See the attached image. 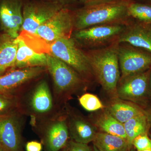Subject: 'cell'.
Segmentation results:
<instances>
[{"mask_svg": "<svg viewBox=\"0 0 151 151\" xmlns=\"http://www.w3.org/2000/svg\"><path fill=\"white\" fill-rule=\"evenodd\" d=\"M121 77L142 73L151 68V53L127 43L117 46ZM120 77V78H121Z\"/></svg>", "mask_w": 151, "mask_h": 151, "instance_id": "cell-10", "label": "cell"}, {"mask_svg": "<svg viewBox=\"0 0 151 151\" xmlns=\"http://www.w3.org/2000/svg\"><path fill=\"white\" fill-rule=\"evenodd\" d=\"M127 140L132 146L133 141L139 135L148 134L150 129L145 113L133 117L124 124Z\"/></svg>", "mask_w": 151, "mask_h": 151, "instance_id": "cell-22", "label": "cell"}, {"mask_svg": "<svg viewBox=\"0 0 151 151\" xmlns=\"http://www.w3.org/2000/svg\"><path fill=\"white\" fill-rule=\"evenodd\" d=\"M65 149V151H92L87 144L76 142L71 140L68 141Z\"/></svg>", "mask_w": 151, "mask_h": 151, "instance_id": "cell-27", "label": "cell"}, {"mask_svg": "<svg viewBox=\"0 0 151 151\" xmlns=\"http://www.w3.org/2000/svg\"><path fill=\"white\" fill-rule=\"evenodd\" d=\"M17 39V50L14 70L27 68L46 67V53L34 50L20 36Z\"/></svg>", "mask_w": 151, "mask_h": 151, "instance_id": "cell-17", "label": "cell"}, {"mask_svg": "<svg viewBox=\"0 0 151 151\" xmlns=\"http://www.w3.org/2000/svg\"><path fill=\"white\" fill-rule=\"evenodd\" d=\"M90 120L97 130L110 134L118 136L127 139L124 124L110 115L105 109Z\"/></svg>", "mask_w": 151, "mask_h": 151, "instance_id": "cell-20", "label": "cell"}, {"mask_svg": "<svg viewBox=\"0 0 151 151\" xmlns=\"http://www.w3.org/2000/svg\"><path fill=\"white\" fill-rule=\"evenodd\" d=\"M61 151H65V148L63 149V150H62Z\"/></svg>", "mask_w": 151, "mask_h": 151, "instance_id": "cell-38", "label": "cell"}, {"mask_svg": "<svg viewBox=\"0 0 151 151\" xmlns=\"http://www.w3.org/2000/svg\"><path fill=\"white\" fill-rule=\"evenodd\" d=\"M127 24H112L93 26L73 31L71 37L85 50L106 47L119 42Z\"/></svg>", "mask_w": 151, "mask_h": 151, "instance_id": "cell-7", "label": "cell"}, {"mask_svg": "<svg viewBox=\"0 0 151 151\" xmlns=\"http://www.w3.org/2000/svg\"><path fill=\"white\" fill-rule=\"evenodd\" d=\"M46 68L14 69L0 76V94L18 97L46 72Z\"/></svg>", "mask_w": 151, "mask_h": 151, "instance_id": "cell-8", "label": "cell"}, {"mask_svg": "<svg viewBox=\"0 0 151 151\" xmlns=\"http://www.w3.org/2000/svg\"><path fill=\"white\" fill-rule=\"evenodd\" d=\"M119 42L97 49L84 50L95 80L111 99L117 98V87L121 77L117 46Z\"/></svg>", "mask_w": 151, "mask_h": 151, "instance_id": "cell-2", "label": "cell"}, {"mask_svg": "<svg viewBox=\"0 0 151 151\" xmlns=\"http://www.w3.org/2000/svg\"><path fill=\"white\" fill-rule=\"evenodd\" d=\"M145 111L148 121L150 129H151V107L145 110Z\"/></svg>", "mask_w": 151, "mask_h": 151, "instance_id": "cell-31", "label": "cell"}, {"mask_svg": "<svg viewBox=\"0 0 151 151\" xmlns=\"http://www.w3.org/2000/svg\"><path fill=\"white\" fill-rule=\"evenodd\" d=\"M92 142L103 151H128L132 147L126 139L100 132Z\"/></svg>", "mask_w": 151, "mask_h": 151, "instance_id": "cell-21", "label": "cell"}, {"mask_svg": "<svg viewBox=\"0 0 151 151\" xmlns=\"http://www.w3.org/2000/svg\"><path fill=\"white\" fill-rule=\"evenodd\" d=\"M77 1V0H47L48 1L59 4L65 8H66V6L74 4Z\"/></svg>", "mask_w": 151, "mask_h": 151, "instance_id": "cell-30", "label": "cell"}, {"mask_svg": "<svg viewBox=\"0 0 151 151\" xmlns=\"http://www.w3.org/2000/svg\"><path fill=\"white\" fill-rule=\"evenodd\" d=\"M21 0H0V28L13 38L19 37L23 23Z\"/></svg>", "mask_w": 151, "mask_h": 151, "instance_id": "cell-15", "label": "cell"}, {"mask_svg": "<svg viewBox=\"0 0 151 151\" xmlns=\"http://www.w3.org/2000/svg\"><path fill=\"white\" fill-rule=\"evenodd\" d=\"M45 151H61L68 142L69 132L64 107L56 115L30 124Z\"/></svg>", "mask_w": 151, "mask_h": 151, "instance_id": "cell-6", "label": "cell"}, {"mask_svg": "<svg viewBox=\"0 0 151 151\" xmlns=\"http://www.w3.org/2000/svg\"><path fill=\"white\" fill-rule=\"evenodd\" d=\"M19 111L18 97L0 94V116Z\"/></svg>", "mask_w": 151, "mask_h": 151, "instance_id": "cell-25", "label": "cell"}, {"mask_svg": "<svg viewBox=\"0 0 151 151\" xmlns=\"http://www.w3.org/2000/svg\"><path fill=\"white\" fill-rule=\"evenodd\" d=\"M127 0H113L92 5L84 6L73 12L74 30L99 25L127 24L129 15Z\"/></svg>", "mask_w": 151, "mask_h": 151, "instance_id": "cell-1", "label": "cell"}, {"mask_svg": "<svg viewBox=\"0 0 151 151\" xmlns=\"http://www.w3.org/2000/svg\"><path fill=\"white\" fill-rule=\"evenodd\" d=\"M92 151H103L98 148H97L94 144H93V146H92Z\"/></svg>", "mask_w": 151, "mask_h": 151, "instance_id": "cell-33", "label": "cell"}, {"mask_svg": "<svg viewBox=\"0 0 151 151\" xmlns=\"http://www.w3.org/2000/svg\"><path fill=\"white\" fill-rule=\"evenodd\" d=\"M137 151L151 149V139L149 137L148 134L139 135L134 139L132 143Z\"/></svg>", "mask_w": 151, "mask_h": 151, "instance_id": "cell-26", "label": "cell"}, {"mask_svg": "<svg viewBox=\"0 0 151 151\" xmlns=\"http://www.w3.org/2000/svg\"><path fill=\"white\" fill-rule=\"evenodd\" d=\"M149 1L150 2V4H151V0H149Z\"/></svg>", "mask_w": 151, "mask_h": 151, "instance_id": "cell-39", "label": "cell"}, {"mask_svg": "<svg viewBox=\"0 0 151 151\" xmlns=\"http://www.w3.org/2000/svg\"><path fill=\"white\" fill-rule=\"evenodd\" d=\"M17 47V38L0 34V76L14 70Z\"/></svg>", "mask_w": 151, "mask_h": 151, "instance_id": "cell-19", "label": "cell"}, {"mask_svg": "<svg viewBox=\"0 0 151 151\" xmlns=\"http://www.w3.org/2000/svg\"><path fill=\"white\" fill-rule=\"evenodd\" d=\"M63 8L59 4L48 1L26 3L23 6V23L21 32H26L33 35L38 28Z\"/></svg>", "mask_w": 151, "mask_h": 151, "instance_id": "cell-12", "label": "cell"}, {"mask_svg": "<svg viewBox=\"0 0 151 151\" xmlns=\"http://www.w3.org/2000/svg\"><path fill=\"white\" fill-rule=\"evenodd\" d=\"M137 151H151V149H150V150H144Z\"/></svg>", "mask_w": 151, "mask_h": 151, "instance_id": "cell-36", "label": "cell"}, {"mask_svg": "<svg viewBox=\"0 0 151 151\" xmlns=\"http://www.w3.org/2000/svg\"><path fill=\"white\" fill-rule=\"evenodd\" d=\"M26 116L19 111L0 116V145L6 151H23Z\"/></svg>", "mask_w": 151, "mask_h": 151, "instance_id": "cell-9", "label": "cell"}, {"mask_svg": "<svg viewBox=\"0 0 151 151\" xmlns=\"http://www.w3.org/2000/svg\"><path fill=\"white\" fill-rule=\"evenodd\" d=\"M150 70L121 77L117 85V97L138 105L144 102L150 97Z\"/></svg>", "mask_w": 151, "mask_h": 151, "instance_id": "cell-13", "label": "cell"}, {"mask_svg": "<svg viewBox=\"0 0 151 151\" xmlns=\"http://www.w3.org/2000/svg\"><path fill=\"white\" fill-rule=\"evenodd\" d=\"M73 30V11L63 8L38 28L34 35L50 45L59 39L71 37Z\"/></svg>", "mask_w": 151, "mask_h": 151, "instance_id": "cell-11", "label": "cell"}, {"mask_svg": "<svg viewBox=\"0 0 151 151\" xmlns=\"http://www.w3.org/2000/svg\"><path fill=\"white\" fill-rule=\"evenodd\" d=\"M0 151H6L5 150H4L2 146L0 145Z\"/></svg>", "mask_w": 151, "mask_h": 151, "instance_id": "cell-34", "label": "cell"}, {"mask_svg": "<svg viewBox=\"0 0 151 151\" xmlns=\"http://www.w3.org/2000/svg\"><path fill=\"white\" fill-rule=\"evenodd\" d=\"M128 151H135L134 150V149H133L132 148H132H131V149H130Z\"/></svg>", "mask_w": 151, "mask_h": 151, "instance_id": "cell-35", "label": "cell"}, {"mask_svg": "<svg viewBox=\"0 0 151 151\" xmlns=\"http://www.w3.org/2000/svg\"><path fill=\"white\" fill-rule=\"evenodd\" d=\"M64 110L71 140L87 145L93 142L98 132L91 121L68 106L67 103L64 105Z\"/></svg>", "mask_w": 151, "mask_h": 151, "instance_id": "cell-14", "label": "cell"}, {"mask_svg": "<svg viewBox=\"0 0 151 151\" xmlns=\"http://www.w3.org/2000/svg\"><path fill=\"white\" fill-rule=\"evenodd\" d=\"M46 56V68L52 79L55 101L63 108L73 95L84 92L88 84L65 63L49 53Z\"/></svg>", "mask_w": 151, "mask_h": 151, "instance_id": "cell-3", "label": "cell"}, {"mask_svg": "<svg viewBox=\"0 0 151 151\" xmlns=\"http://www.w3.org/2000/svg\"><path fill=\"white\" fill-rule=\"evenodd\" d=\"M149 88H150V97L151 98V68L150 70L149 75Z\"/></svg>", "mask_w": 151, "mask_h": 151, "instance_id": "cell-32", "label": "cell"}, {"mask_svg": "<svg viewBox=\"0 0 151 151\" xmlns=\"http://www.w3.org/2000/svg\"><path fill=\"white\" fill-rule=\"evenodd\" d=\"M104 109L123 124L133 117L145 113V110L139 105L118 97L111 99Z\"/></svg>", "mask_w": 151, "mask_h": 151, "instance_id": "cell-18", "label": "cell"}, {"mask_svg": "<svg viewBox=\"0 0 151 151\" xmlns=\"http://www.w3.org/2000/svg\"><path fill=\"white\" fill-rule=\"evenodd\" d=\"M25 148L27 151H42L43 145L37 141H30L26 144Z\"/></svg>", "mask_w": 151, "mask_h": 151, "instance_id": "cell-28", "label": "cell"}, {"mask_svg": "<svg viewBox=\"0 0 151 151\" xmlns=\"http://www.w3.org/2000/svg\"><path fill=\"white\" fill-rule=\"evenodd\" d=\"M128 11L130 17L133 19L151 24V4L130 2Z\"/></svg>", "mask_w": 151, "mask_h": 151, "instance_id": "cell-23", "label": "cell"}, {"mask_svg": "<svg viewBox=\"0 0 151 151\" xmlns=\"http://www.w3.org/2000/svg\"><path fill=\"white\" fill-rule=\"evenodd\" d=\"M127 1H129L130 2H133L135 0H127Z\"/></svg>", "mask_w": 151, "mask_h": 151, "instance_id": "cell-37", "label": "cell"}, {"mask_svg": "<svg viewBox=\"0 0 151 151\" xmlns=\"http://www.w3.org/2000/svg\"><path fill=\"white\" fill-rule=\"evenodd\" d=\"M72 68L88 84L95 81L84 50L73 38L59 39L49 45V52Z\"/></svg>", "mask_w": 151, "mask_h": 151, "instance_id": "cell-5", "label": "cell"}, {"mask_svg": "<svg viewBox=\"0 0 151 151\" xmlns=\"http://www.w3.org/2000/svg\"><path fill=\"white\" fill-rule=\"evenodd\" d=\"M18 98L19 111L30 117V124L52 117L64 107L57 105L45 79H40L35 85L30 86Z\"/></svg>", "mask_w": 151, "mask_h": 151, "instance_id": "cell-4", "label": "cell"}, {"mask_svg": "<svg viewBox=\"0 0 151 151\" xmlns=\"http://www.w3.org/2000/svg\"><path fill=\"white\" fill-rule=\"evenodd\" d=\"M84 6L92 5L113 0H78Z\"/></svg>", "mask_w": 151, "mask_h": 151, "instance_id": "cell-29", "label": "cell"}, {"mask_svg": "<svg viewBox=\"0 0 151 151\" xmlns=\"http://www.w3.org/2000/svg\"><path fill=\"white\" fill-rule=\"evenodd\" d=\"M119 43H127L151 53V24L133 20L126 25Z\"/></svg>", "mask_w": 151, "mask_h": 151, "instance_id": "cell-16", "label": "cell"}, {"mask_svg": "<svg viewBox=\"0 0 151 151\" xmlns=\"http://www.w3.org/2000/svg\"><path fill=\"white\" fill-rule=\"evenodd\" d=\"M80 105L86 111L93 112L102 110L105 106L98 97L94 94L86 93L81 95L78 98Z\"/></svg>", "mask_w": 151, "mask_h": 151, "instance_id": "cell-24", "label": "cell"}]
</instances>
